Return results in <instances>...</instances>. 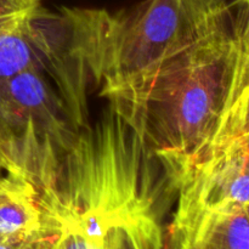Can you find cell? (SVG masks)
<instances>
[{
    "label": "cell",
    "instance_id": "1",
    "mask_svg": "<svg viewBox=\"0 0 249 249\" xmlns=\"http://www.w3.org/2000/svg\"><path fill=\"white\" fill-rule=\"evenodd\" d=\"M238 32L225 31L107 97L145 140L174 189L209 150L232 89Z\"/></svg>",
    "mask_w": 249,
    "mask_h": 249
},
{
    "label": "cell",
    "instance_id": "2",
    "mask_svg": "<svg viewBox=\"0 0 249 249\" xmlns=\"http://www.w3.org/2000/svg\"><path fill=\"white\" fill-rule=\"evenodd\" d=\"M71 50L107 97L228 31V0H145L130 10L62 7Z\"/></svg>",
    "mask_w": 249,
    "mask_h": 249
},
{
    "label": "cell",
    "instance_id": "3",
    "mask_svg": "<svg viewBox=\"0 0 249 249\" xmlns=\"http://www.w3.org/2000/svg\"><path fill=\"white\" fill-rule=\"evenodd\" d=\"M84 62L67 50L41 67L0 82V173L36 191L53 184L88 125Z\"/></svg>",
    "mask_w": 249,
    "mask_h": 249
},
{
    "label": "cell",
    "instance_id": "4",
    "mask_svg": "<svg viewBox=\"0 0 249 249\" xmlns=\"http://www.w3.org/2000/svg\"><path fill=\"white\" fill-rule=\"evenodd\" d=\"M175 192L178 204L170 228L249 206V147L232 142L208 156L185 174Z\"/></svg>",
    "mask_w": 249,
    "mask_h": 249
},
{
    "label": "cell",
    "instance_id": "5",
    "mask_svg": "<svg viewBox=\"0 0 249 249\" xmlns=\"http://www.w3.org/2000/svg\"><path fill=\"white\" fill-rule=\"evenodd\" d=\"M41 232L39 192L29 182L0 173V242L21 245Z\"/></svg>",
    "mask_w": 249,
    "mask_h": 249
},
{
    "label": "cell",
    "instance_id": "6",
    "mask_svg": "<svg viewBox=\"0 0 249 249\" xmlns=\"http://www.w3.org/2000/svg\"><path fill=\"white\" fill-rule=\"evenodd\" d=\"M169 190L152 192L111 224L106 233L107 249H163V215Z\"/></svg>",
    "mask_w": 249,
    "mask_h": 249
},
{
    "label": "cell",
    "instance_id": "7",
    "mask_svg": "<svg viewBox=\"0 0 249 249\" xmlns=\"http://www.w3.org/2000/svg\"><path fill=\"white\" fill-rule=\"evenodd\" d=\"M24 249H53V247H51L50 235H49V233L46 232L45 229L43 228V232H41L38 237L34 238L33 241H31V242L24 247Z\"/></svg>",
    "mask_w": 249,
    "mask_h": 249
},
{
    "label": "cell",
    "instance_id": "8",
    "mask_svg": "<svg viewBox=\"0 0 249 249\" xmlns=\"http://www.w3.org/2000/svg\"><path fill=\"white\" fill-rule=\"evenodd\" d=\"M245 4L247 6V22H246L245 28L241 29V34H242L243 39L249 43V0H245Z\"/></svg>",
    "mask_w": 249,
    "mask_h": 249
},
{
    "label": "cell",
    "instance_id": "9",
    "mask_svg": "<svg viewBox=\"0 0 249 249\" xmlns=\"http://www.w3.org/2000/svg\"><path fill=\"white\" fill-rule=\"evenodd\" d=\"M237 142H241V143H243V145H246V146H248L249 147V136L247 139H245V140H242V141H237ZM224 148V147H223Z\"/></svg>",
    "mask_w": 249,
    "mask_h": 249
}]
</instances>
